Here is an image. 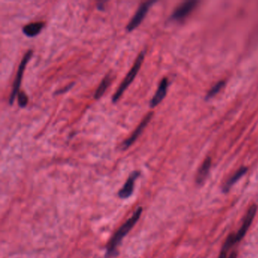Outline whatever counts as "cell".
<instances>
[{"instance_id":"9a60e30c","label":"cell","mask_w":258,"mask_h":258,"mask_svg":"<svg viewBox=\"0 0 258 258\" xmlns=\"http://www.w3.org/2000/svg\"><path fill=\"white\" fill-rule=\"evenodd\" d=\"M224 85H225V82L224 81H220V82L216 84L215 85L211 88L209 92L207 94V99H211V98L214 97V95H217L220 91L221 90L223 87H224Z\"/></svg>"},{"instance_id":"52a82bcc","label":"cell","mask_w":258,"mask_h":258,"mask_svg":"<svg viewBox=\"0 0 258 258\" xmlns=\"http://www.w3.org/2000/svg\"><path fill=\"white\" fill-rule=\"evenodd\" d=\"M197 4L198 2L196 1H188V2H184L179 5L173 12L171 18L175 21L182 20L190 14Z\"/></svg>"},{"instance_id":"e0dca14e","label":"cell","mask_w":258,"mask_h":258,"mask_svg":"<svg viewBox=\"0 0 258 258\" xmlns=\"http://www.w3.org/2000/svg\"><path fill=\"white\" fill-rule=\"evenodd\" d=\"M73 86H74V84H70V85H68V86H65V87H64V89H60V90L57 91V92H56V95H58V94L64 93V92H67V91L69 90V89H71V87H72Z\"/></svg>"},{"instance_id":"30bf717a","label":"cell","mask_w":258,"mask_h":258,"mask_svg":"<svg viewBox=\"0 0 258 258\" xmlns=\"http://www.w3.org/2000/svg\"><path fill=\"white\" fill-rule=\"evenodd\" d=\"M44 26L45 24L42 22H32L24 27L23 33L26 36L33 37V36H37L42 31Z\"/></svg>"},{"instance_id":"7c38bea8","label":"cell","mask_w":258,"mask_h":258,"mask_svg":"<svg viewBox=\"0 0 258 258\" xmlns=\"http://www.w3.org/2000/svg\"><path fill=\"white\" fill-rule=\"evenodd\" d=\"M247 171H248V168H245V167L240 168L238 171H236V172L234 173L233 176L229 178L227 183H225L224 187H223V192H224V193H228L229 190L231 189V187L236 183L238 179H240L241 177H242V176L246 173Z\"/></svg>"},{"instance_id":"ac0fdd59","label":"cell","mask_w":258,"mask_h":258,"mask_svg":"<svg viewBox=\"0 0 258 258\" xmlns=\"http://www.w3.org/2000/svg\"><path fill=\"white\" fill-rule=\"evenodd\" d=\"M227 258H237V253L236 252H232V253L229 255V256H228Z\"/></svg>"},{"instance_id":"277c9868","label":"cell","mask_w":258,"mask_h":258,"mask_svg":"<svg viewBox=\"0 0 258 258\" xmlns=\"http://www.w3.org/2000/svg\"><path fill=\"white\" fill-rule=\"evenodd\" d=\"M155 2V1H148V2H143L140 5L135 15H133L131 20L127 25V31H133V30H135L137 27L140 26V24L144 20L145 15L148 13L149 8Z\"/></svg>"},{"instance_id":"2e32d148","label":"cell","mask_w":258,"mask_h":258,"mask_svg":"<svg viewBox=\"0 0 258 258\" xmlns=\"http://www.w3.org/2000/svg\"><path fill=\"white\" fill-rule=\"evenodd\" d=\"M18 105L21 108L26 107L28 103V97L27 94L23 91H20L18 94Z\"/></svg>"},{"instance_id":"9c48e42d","label":"cell","mask_w":258,"mask_h":258,"mask_svg":"<svg viewBox=\"0 0 258 258\" xmlns=\"http://www.w3.org/2000/svg\"><path fill=\"white\" fill-rule=\"evenodd\" d=\"M168 85H169V82H168V78H163L162 81L160 82L158 89H157L156 92L150 102V107H156L158 105L161 103V101L165 99L167 91H168Z\"/></svg>"},{"instance_id":"7a4b0ae2","label":"cell","mask_w":258,"mask_h":258,"mask_svg":"<svg viewBox=\"0 0 258 258\" xmlns=\"http://www.w3.org/2000/svg\"><path fill=\"white\" fill-rule=\"evenodd\" d=\"M144 57H145V52H141L139 54L138 57L136 59L135 63L133 64L131 69L130 70L128 74L126 76L123 82L119 86L118 89H117L115 93L114 94L113 97H112L113 103H116L120 99L123 92H125L126 89L128 88L129 86L133 82V80L136 78V76L138 74V71H140V68H141L142 64H143V60H144Z\"/></svg>"},{"instance_id":"3957f363","label":"cell","mask_w":258,"mask_h":258,"mask_svg":"<svg viewBox=\"0 0 258 258\" xmlns=\"http://www.w3.org/2000/svg\"><path fill=\"white\" fill-rule=\"evenodd\" d=\"M32 55H33V51L32 50H28L25 53L20 64H19L18 72H17L16 77H15V81H14L13 87H12V92H11L10 96H9V105H11V106L13 104L17 95L20 92L19 89H20L21 84H22L24 71H25L28 61L31 58Z\"/></svg>"},{"instance_id":"5bb4252c","label":"cell","mask_w":258,"mask_h":258,"mask_svg":"<svg viewBox=\"0 0 258 258\" xmlns=\"http://www.w3.org/2000/svg\"><path fill=\"white\" fill-rule=\"evenodd\" d=\"M237 243L236 238H235V234H230L227 237V240H226L225 243H224V246H223L222 249H221V254L219 258H227V254H228L229 251L230 250V248H232L233 245H235Z\"/></svg>"},{"instance_id":"8992f818","label":"cell","mask_w":258,"mask_h":258,"mask_svg":"<svg viewBox=\"0 0 258 258\" xmlns=\"http://www.w3.org/2000/svg\"><path fill=\"white\" fill-rule=\"evenodd\" d=\"M257 206L255 204L251 206L250 208L248 209V212L245 215V219H244L243 223H242V227L238 232L235 234V238H236L237 242H240L242 238L245 236V234L248 232V229L250 227L251 224H252L254 218H255V214L257 212Z\"/></svg>"},{"instance_id":"ba28073f","label":"cell","mask_w":258,"mask_h":258,"mask_svg":"<svg viewBox=\"0 0 258 258\" xmlns=\"http://www.w3.org/2000/svg\"><path fill=\"white\" fill-rule=\"evenodd\" d=\"M140 175V173L139 171H134L130 175L128 179L126 181L125 184L123 185V188L119 191L118 196L120 199H127L133 194L136 180Z\"/></svg>"},{"instance_id":"4fadbf2b","label":"cell","mask_w":258,"mask_h":258,"mask_svg":"<svg viewBox=\"0 0 258 258\" xmlns=\"http://www.w3.org/2000/svg\"><path fill=\"white\" fill-rule=\"evenodd\" d=\"M112 78L110 74L106 75L105 78L102 80L101 84H99V87L95 91V95H94V98L95 99H99L102 97V95L105 93L106 89L109 87V85H110L111 83H112Z\"/></svg>"},{"instance_id":"5b68a950","label":"cell","mask_w":258,"mask_h":258,"mask_svg":"<svg viewBox=\"0 0 258 258\" xmlns=\"http://www.w3.org/2000/svg\"><path fill=\"white\" fill-rule=\"evenodd\" d=\"M152 116L153 112H149V113L147 114L145 117L142 120L141 123H140V125H139L137 128L132 133V135L130 136L128 139H127L125 141L123 142V144H122V148H123V150L130 148L132 144L135 143L136 140L141 135V133H143L144 129L148 125V123H149Z\"/></svg>"},{"instance_id":"6da1fadb","label":"cell","mask_w":258,"mask_h":258,"mask_svg":"<svg viewBox=\"0 0 258 258\" xmlns=\"http://www.w3.org/2000/svg\"><path fill=\"white\" fill-rule=\"evenodd\" d=\"M142 213H143V208L141 207H138L133 216L129 219L125 224H123L122 227H120L118 230L114 235L110 242L108 244L107 248H106V258H112L117 256V248L120 245V242L123 240V238L131 230L133 227L136 225L137 221H139V219L141 217Z\"/></svg>"},{"instance_id":"8fae6325","label":"cell","mask_w":258,"mask_h":258,"mask_svg":"<svg viewBox=\"0 0 258 258\" xmlns=\"http://www.w3.org/2000/svg\"><path fill=\"white\" fill-rule=\"evenodd\" d=\"M211 166V158H207L205 161L203 162L202 165L199 168L198 171L197 176H196V183L198 184H202L204 181L207 178L208 175L209 171Z\"/></svg>"}]
</instances>
